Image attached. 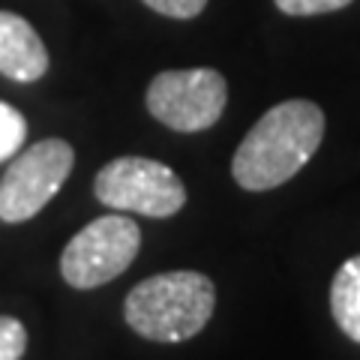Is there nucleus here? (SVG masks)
<instances>
[{"mask_svg": "<svg viewBox=\"0 0 360 360\" xmlns=\"http://www.w3.org/2000/svg\"><path fill=\"white\" fill-rule=\"evenodd\" d=\"M330 312L348 340L360 342V255L348 258L336 270L330 283Z\"/></svg>", "mask_w": 360, "mask_h": 360, "instance_id": "8", "label": "nucleus"}, {"mask_svg": "<svg viewBox=\"0 0 360 360\" xmlns=\"http://www.w3.org/2000/svg\"><path fill=\"white\" fill-rule=\"evenodd\" d=\"M324 139V111L309 99H285L258 117L234 150L231 174L250 193L276 189L307 165Z\"/></svg>", "mask_w": 360, "mask_h": 360, "instance_id": "1", "label": "nucleus"}, {"mask_svg": "<svg viewBox=\"0 0 360 360\" xmlns=\"http://www.w3.org/2000/svg\"><path fill=\"white\" fill-rule=\"evenodd\" d=\"M148 111L174 132H205L222 117L229 103V84L222 72L198 70H168L160 72L148 87Z\"/></svg>", "mask_w": 360, "mask_h": 360, "instance_id": "6", "label": "nucleus"}, {"mask_svg": "<svg viewBox=\"0 0 360 360\" xmlns=\"http://www.w3.org/2000/svg\"><path fill=\"white\" fill-rule=\"evenodd\" d=\"M285 15H324V13H336L345 9L352 0H274Z\"/></svg>", "mask_w": 360, "mask_h": 360, "instance_id": "11", "label": "nucleus"}, {"mask_svg": "<svg viewBox=\"0 0 360 360\" xmlns=\"http://www.w3.org/2000/svg\"><path fill=\"white\" fill-rule=\"evenodd\" d=\"M27 139V120L18 108L0 99V162L15 156Z\"/></svg>", "mask_w": 360, "mask_h": 360, "instance_id": "9", "label": "nucleus"}, {"mask_svg": "<svg viewBox=\"0 0 360 360\" xmlns=\"http://www.w3.org/2000/svg\"><path fill=\"white\" fill-rule=\"evenodd\" d=\"M141 4L168 18H195L205 13L207 0H141Z\"/></svg>", "mask_w": 360, "mask_h": 360, "instance_id": "12", "label": "nucleus"}, {"mask_svg": "<svg viewBox=\"0 0 360 360\" xmlns=\"http://www.w3.org/2000/svg\"><path fill=\"white\" fill-rule=\"evenodd\" d=\"M94 193L105 207L168 219L186 205V186L174 168L148 156H117L99 168Z\"/></svg>", "mask_w": 360, "mask_h": 360, "instance_id": "3", "label": "nucleus"}, {"mask_svg": "<svg viewBox=\"0 0 360 360\" xmlns=\"http://www.w3.org/2000/svg\"><path fill=\"white\" fill-rule=\"evenodd\" d=\"M49 72V49L27 18L0 9V75L30 84Z\"/></svg>", "mask_w": 360, "mask_h": 360, "instance_id": "7", "label": "nucleus"}, {"mask_svg": "<svg viewBox=\"0 0 360 360\" xmlns=\"http://www.w3.org/2000/svg\"><path fill=\"white\" fill-rule=\"evenodd\" d=\"M27 352V330L13 315H0V360H21Z\"/></svg>", "mask_w": 360, "mask_h": 360, "instance_id": "10", "label": "nucleus"}, {"mask_svg": "<svg viewBox=\"0 0 360 360\" xmlns=\"http://www.w3.org/2000/svg\"><path fill=\"white\" fill-rule=\"evenodd\" d=\"M217 309V285L198 270H168L135 285L123 319L150 342H186L207 328Z\"/></svg>", "mask_w": 360, "mask_h": 360, "instance_id": "2", "label": "nucleus"}, {"mask_svg": "<svg viewBox=\"0 0 360 360\" xmlns=\"http://www.w3.org/2000/svg\"><path fill=\"white\" fill-rule=\"evenodd\" d=\"M141 250V229L139 222L108 213L87 222L75 238L63 246L60 255V276L72 288H99L117 279Z\"/></svg>", "mask_w": 360, "mask_h": 360, "instance_id": "4", "label": "nucleus"}, {"mask_svg": "<svg viewBox=\"0 0 360 360\" xmlns=\"http://www.w3.org/2000/svg\"><path fill=\"white\" fill-rule=\"evenodd\" d=\"M75 150L63 139H45L15 156L0 177V219L15 225L27 222L60 193L72 174Z\"/></svg>", "mask_w": 360, "mask_h": 360, "instance_id": "5", "label": "nucleus"}]
</instances>
